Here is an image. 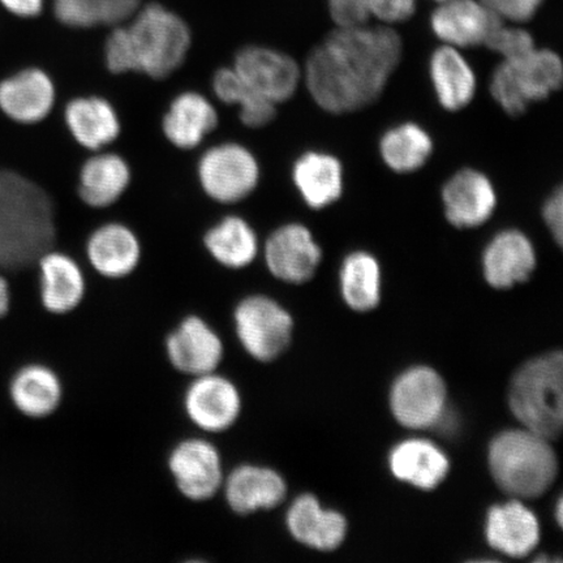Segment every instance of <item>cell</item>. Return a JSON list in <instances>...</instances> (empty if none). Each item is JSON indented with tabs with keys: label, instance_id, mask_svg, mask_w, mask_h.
<instances>
[{
	"label": "cell",
	"instance_id": "obj_1",
	"mask_svg": "<svg viewBox=\"0 0 563 563\" xmlns=\"http://www.w3.org/2000/svg\"><path fill=\"white\" fill-rule=\"evenodd\" d=\"M402 54V40L390 26L336 27L309 54L302 81L322 110L350 114L383 96Z\"/></svg>",
	"mask_w": 563,
	"mask_h": 563
},
{
	"label": "cell",
	"instance_id": "obj_2",
	"mask_svg": "<svg viewBox=\"0 0 563 563\" xmlns=\"http://www.w3.org/2000/svg\"><path fill=\"white\" fill-rule=\"evenodd\" d=\"M192 33L178 13L158 3L139 9L112 27L104 42V66L111 75L140 74L166 80L185 65Z\"/></svg>",
	"mask_w": 563,
	"mask_h": 563
},
{
	"label": "cell",
	"instance_id": "obj_3",
	"mask_svg": "<svg viewBox=\"0 0 563 563\" xmlns=\"http://www.w3.org/2000/svg\"><path fill=\"white\" fill-rule=\"evenodd\" d=\"M56 207L51 192L15 168L0 166V271L7 276L35 269L55 249Z\"/></svg>",
	"mask_w": 563,
	"mask_h": 563
},
{
	"label": "cell",
	"instance_id": "obj_4",
	"mask_svg": "<svg viewBox=\"0 0 563 563\" xmlns=\"http://www.w3.org/2000/svg\"><path fill=\"white\" fill-rule=\"evenodd\" d=\"M490 473L510 496L543 495L559 474V462L549 440L528 431L504 432L489 449Z\"/></svg>",
	"mask_w": 563,
	"mask_h": 563
},
{
	"label": "cell",
	"instance_id": "obj_5",
	"mask_svg": "<svg viewBox=\"0 0 563 563\" xmlns=\"http://www.w3.org/2000/svg\"><path fill=\"white\" fill-rule=\"evenodd\" d=\"M562 354L534 358L512 378L510 406L514 415L533 433L549 441L562 431Z\"/></svg>",
	"mask_w": 563,
	"mask_h": 563
},
{
	"label": "cell",
	"instance_id": "obj_6",
	"mask_svg": "<svg viewBox=\"0 0 563 563\" xmlns=\"http://www.w3.org/2000/svg\"><path fill=\"white\" fill-rule=\"evenodd\" d=\"M563 81L562 60L548 48L534 47L518 58L505 59L493 70L489 89L493 100L506 114H525L534 102L547 100Z\"/></svg>",
	"mask_w": 563,
	"mask_h": 563
},
{
	"label": "cell",
	"instance_id": "obj_7",
	"mask_svg": "<svg viewBox=\"0 0 563 563\" xmlns=\"http://www.w3.org/2000/svg\"><path fill=\"white\" fill-rule=\"evenodd\" d=\"M197 180L208 199L220 206H236L256 191L262 166L250 147L224 141L208 147L197 162Z\"/></svg>",
	"mask_w": 563,
	"mask_h": 563
},
{
	"label": "cell",
	"instance_id": "obj_8",
	"mask_svg": "<svg viewBox=\"0 0 563 563\" xmlns=\"http://www.w3.org/2000/svg\"><path fill=\"white\" fill-rule=\"evenodd\" d=\"M232 321L239 344L253 361L272 363L290 347L292 317L267 295L252 294L239 300Z\"/></svg>",
	"mask_w": 563,
	"mask_h": 563
},
{
	"label": "cell",
	"instance_id": "obj_9",
	"mask_svg": "<svg viewBox=\"0 0 563 563\" xmlns=\"http://www.w3.org/2000/svg\"><path fill=\"white\" fill-rule=\"evenodd\" d=\"M58 89L54 77L40 66H26L0 77V114L23 129L45 123L52 117Z\"/></svg>",
	"mask_w": 563,
	"mask_h": 563
},
{
	"label": "cell",
	"instance_id": "obj_10",
	"mask_svg": "<svg viewBox=\"0 0 563 563\" xmlns=\"http://www.w3.org/2000/svg\"><path fill=\"white\" fill-rule=\"evenodd\" d=\"M167 467L176 489L192 503H207L217 497L227 476L220 449L202 438L176 443L168 454Z\"/></svg>",
	"mask_w": 563,
	"mask_h": 563
},
{
	"label": "cell",
	"instance_id": "obj_11",
	"mask_svg": "<svg viewBox=\"0 0 563 563\" xmlns=\"http://www.w3.org/2000/svg\"><path fill=\"white\" fill-rule=\"evenodd\" d=\"M183 410L202 433L222 434L242 417L243 397L239 386L220 372L197 376L183 396Z\"/></svg>",
	"mask_w": 563,
	"mask_h": 563
},
{
	"label": "cell",
	"instance_id": "obj_12",
	"mask_svg": "<svg viewBox=\"0 0 563 563\" xmlns=\"http://www.w3.org/2000/svg\"><path fill=\"white\" fill-rule=\"evenodd\" d=\"M231 67L258 95L277 106L290 101L302 81L298 62L272 47L244 46L235 54Z\"/></svg>",
	"mask_w": 563,
	"mask_h": 563
},
{
	"label": "cell",
	"instance_id": "obj_13",
	"mask_svg": "<svg viewBox=\"0 0 563 563\" xmlns=\"http://www.w3.org/2000/svg\"><path fill=\"white\" fill-rule=\"evenodd\" d=\"M264 262L274 278L290 285L311 280L319 269L322 250L312 231L290 222L272 232L263 245Z\"/></svg>",
	"mask_w": 563,
	"mask_h": 563
},
{
	"label": "cell",
	"instance_id": "obj_14",
	"mask_svg": "<svg viewBox=\"0 0 563 563\" xmlns=\"http://www.w3.org/2000/svg\"><path fill=\"white\" fill-rule=\"evenodd\" d=\"M168 363L183 376L197 377L220 369L224 343L217 330L199 314H189L166 336Z\"/></svg>",
	"mask_w": 563,
	"mask_h": 563
},
{
	"label": "cell",
	"instance_id": "obj_15",
	"mask_svg": "<svg viewBox=\"0 0 563 563\" xmlns=\"http://www.w3.org/2000/svg\"><path fill=\"white\" fill-rule=\"evenodd\" d=\"M445 405V383L438 372L427 367L405 372L390 394L394 417L407 428L434 426L442 418Z\"/></svg>",
	"mask_w": 563,
	"mask_h": 563
},
{
	"label": "cell",
	"instance_id": "obj_16",
	"mask_svg": "<svg viewBox=\"0 0 563 563\" xmlns=\"http://www.w3.org/2000/svg\"><path fill=\"white\" fill-rule=\"evenodd\" d=\"M443 213L454 228L470 230L487 223L497 208V192L487 175L462 168L442 187Z\"/></svg>",
	"mask_w": 563,
	"mask_h": 563
},
{
	"label": "cell",
	"instance_id": "obj_17",
	"mask_svg": "<svg viewBox=\"0 0 563 563\" xmlns=\"http://www.w3.org/2000/svg\"><path fill=\"white\" fill-rule=\"evenodd\" d=\"M38 295L45 311L55 316L74 313L87 297V277L68 253L48 250L35 264Z\"/></svg>",
	"mask_w": 563,
	"mask_h": 563
},
{
	"label": "cell",
	"instance_id": "obj_18",
	"mask_svg": "<svg viewBox=\"0 0 563 563\" xmlns=\"http://www.w3.org/2000/svg\"><path fill=\"white\" fill-rule=\"evenodd\" d=\"M224 503L239 517L272 510L285 501L287 485L276 470L257 464H239L224 476Z\"/></svg>",
	"mask_w": 563,
	"mask_h": 563
},
{
	"label": "cell",
	"instance_id": "obj_19",
	"mask_svg": "<svg viewBox=\"0 0 563 563\" xmlns=\"http://www.w3.org/2000/svg\"><path fill=\"white\" fill-rule=\"evenodd\" d=\"M86 255L98 276L119 280L137 271L143 258V245L136 232L125 223L108 222L90 232Z\"/></svg>",
	"mask_w": 563,
	"mask_h": 563
},
{
	"label": "cell",
	"instance_id": "obj_20",
	"mask_svg": "<svg viewBox=\"0 0 563 563\" xmlns=\"http://www.w3.org/2000/svg\"><path fill=\"white\" fill-rule=\"evenodd\" d=\"M218 124L220 115L213 102L200 91L186 90L168 103L161 130L176 150L191 152L202 145Z\"/></svg>",
	"mask_w": 563,
	"mask_h": 563
},
{
	"label": "cell",
	"instance_id": "obj_21",
	"mask_svg": "<svg viewBox=\"0 0 563 563\" xmlns=\"http://www.w3.org/2000/svg\"><path fill=\"white\" fill-rule=\"evenodd\" d=\"M63 121L75 143L89 153L108 150L122 133L115 106L101 96L70 98L63 111Z\"/></svg>",
	"mask_w": 563,
	"mask_h": 563
},
{
	"label": "cell",
	"instance_id": "obj_22",
	"mask_svg": "<svg viewBox=\"0 0 563 563\" xmlns=\"http://www.w3.org/2000/svg\"><path fill=\"white\" fill-rule=\"evenodd\" d=\"M537 264V250L531 239L517 229L497 232L483 252L484 278L498 290L525 284Z\"/></svg>",
	"mask_w": 563,
	"mask_h": 563
},
{
	"label": "cell",
	"instance_id": "obj_23",
	"mask_svg": "<svg viewBox=\"0 0 563 563\" xmlns=\"http://www.w3.org/2000/svg\"><path fill=\"white\" fill-rule=\"evenodd\" d=\"M501 21L482 0H446L434 10L431 26L443 45L461 51L484 46Z\"/></svg>",
	"mask_w": 563,
	"mask_h": 563
},
{
	"label": "cell",
	"instance_id": "obj_24",
	"mask_svg": "<svg viewBox=\"0 0 563 563\" xmlns=\"http://www.w3.org/2000/svg\"><path fill=\"white\" fill-rule=\"evenodd\" d=\"M132 183V170L122 154L108 150L91 153L77 176V196L91 209H108L121 201Z\"/></svg>",
	"mask_w": 563,
	"mask_h": 563
},
{
	"label": "cell",
	"instance_id": "obj_25",
	"mask_svg": "<svg viewBox=\"0 0 563 563\" xmlns=\"http://www.w3.org/2000/svg\"><path fill=\"white\" fill-rule=\"evenodd\" d=\"M291 178L306 206L325 209L341 199L344 174L341 161L325 152H306L294 162Z\"/></svg>",
	"mask_w": 563,
	"mask_h": 563
},
{
	"label": "cell",
	"instance_id": "obj_26",
	"mask_svg": "<svg viewBox=\"0 0 563 563\" xmlns=\"http://www.w3.org/2000/svg\"><path fill=\"white\" fill-rule=\"evenodd\" d=\"M13 407L25 418L41 420L53 417L65 398V386L52 367L33 363L20 368L10 384Z\"/></svg>",
	"mask_w": 563,
	"mask_h": 563
},
{
	"label": "cell",
	"instance_id": "obj_27",
	"mask_svg": "<svg viewBox=\"0 0 563 563\" xmlns=\"http://www.w3.org/2000/svg\"><path fill=\"white\" fill-rule=\"evenodd\" d=\"M288 532L298 543L317 549L334 551L346 538L347 523L341 514L321 509L311 495L295 499L287 511Z\"/></svg>",
	"mask_w": 563,
	"mask_h": 563
},
{
	"label": "cell",
	"instance_id": "obj_28",
	"mask_svg": "<svg viewBox=\"0 0 563 563\" xmlns=\"http://www.w3.org/2000/svg\"><path fill=\"white\" fill-rule=\"evenodd\" d=\"M429 77L438 101L448 111H461L473 102L477 80L460 48L442 45L429 60Z\"/></svg>",
	"mask_w": 563,
	"mask_h": 563
},
{
	"label": "cell",
	"instance_id": "obj_29",
	"mask_svg": "<svg viewBox=\"0 0 563 563\" xmlns=\"http://www.w3.org/2000/svg\"><path fill=\"white\" fill-rule=\"evenodd\" d=\"M209 256L229 271H243L260 255L257 232L244 217L229 214L210 227L202 238Z\"/></svg>",
	"mask_w": 563,
	"mask_h": 563
},
{
	"label": "cell",
	"instance_id": "obj_30",
	"mask_svg": "<svg viewBox=\"0 0 563 563\" xmlns=\"http://www.w3.org/2000/svg\"><path fill=\"white\" fill-rule=\"evenodd\" d=\"M485 532L493 548L517 559L530 554L540 540L537 517L525 505L517 501L492 508Z\"/></svg>",
	"mask_w": 563,
	"mask_h": 563
},
{
	"label": "cell",
	"instance_id": "obj_31",
	"mask_svg": "<svg viewBox=\"0 0 563 563\" xmlns=\"http://www.w3.org/2000/svg\"><path fill=\"white\" fill-rule=\"evenodd\" d=\"M449 467L448 456L424 440L405 441L390 455L393 474L421 489L438 487L446 477Z\"/></svg>",
	"mask_w": 563,
	"mask_h": 563
},
{
	"label": "cell",
	"instance_id": "obj_32",
	"mask_svg": "<svg viewBox=\"0 0 563 563\" xmlns=\"http://www.w3.org/2000/svg\"><path fill=\"white\" fill-rule=\"evenodd\" d=\"M211 89L218 101L238 108L239 119L246 129H264L278 114V106L258 95L232 67L216 70L211 77Z\"/></svg>",
	"mask_w": 563,
	"mask_h": 563
},
{
	"label": "cell",
	"instance_id": "obj_33",
	"mask_svg": "<svg viewBox=\"0 0 563 563\" xmlns=\"http://www.w3.org/2000/svg\"><path fill=\"white\" fill-rule=\"evenodd\" d=\"M433 140L418 123H400L379 140V156L394 173L411 174L427 165L433 153Z\"/></svg>",
	"mask_w": 563,
	"mask_h": 563
},
{
	"label": "cell",
	"instance_id": "obj_34",
	"mask_svg": "<svg viewBox=\"0 0 563 563\" xmlns=\"http://www.w3.org/2000/svg\"><path fill=\"white\" fill-rule=\"evenodd\" d=\"M140 9V0H53L60 24L75 30L121 25Z\"/></svg>",
	"mask_w": 563,
	"mask_h": 563
},
{
	"label": "cell",
	"instance_id": "obj_35",
	"mask_svg": "<svg viewBox=\"0 0 563 563\" xmlns=\"http://www.w3.org/2000/svg\"><path fill=\"white\" fill-rule=\"evenodd\" d=\"M344 301L354 311L368 312L382 297V267L369 252L355 251L343 260L340 273Z\"/></svg>",
	"mask_w": 563,
	"mask_h": 563
},
{
	"label": "cell",
	"instance_id": "obj_36",
	"mask_svg": "<svg viewBox=\"0 0 563 563\" xmlns=\"http://www.w3.org/2000/svg\"><path fill=\"white\" fill-rule=\"evenodd\" d=\"M484 46L501 55L503 60L518 58L537 47L530 33L519 26L506 25L505 21L492 31Z\"/></svg>",
	"mask_w": 563,
	"mask_h": 563
},
{
	"label": "cell",
	"instance_id": "obj_37",
	"mask_svg": "<svg viewBox=\"0 0 563 563\" xmlns=\"http://www.w3.org/2000/svg\"><path fill=\"white\" fill-rule=\"evenodd\" d=\"M328 5L330 16L340 30L367 25L372 18L367 0H329Z\"/></svg>",
	"mask_w": 563,
	"mask_h": 563
},
{
	"label": "cell",
	"instance_id": "obj_38",
	"mask_svg": "<svg viewBox=\"0 0 563 563\" xmlns=\"http://www.w3.org/2000/svg\"><path fill=\"white\" fill-rule=\"evenodd\" d=\"M503 21L520 24L531 20L543 0H482Z\"/></svg>",
	"mask_w": 563,
	"mask_h": 563
},
{
	"label": "cell",
	"instance_id": "obj_39",
	"mask_svg": "<svg viewBox=\"0 0 563 563\" xmlns=\"http://www.w3.org/2000/svg\"><path fill=\"white\" fill-rule=\"evenodd\" d=\"M372 16L386 24L404 23L417 10V0H367Z\"/></svg>",
	"mask_w": 563,
	"mask_h": 563
},
{
	"label": "cell",
	"instance_id": "obj_40",
	"mask_svg": "<svg viewBox=\"0 0 563 563\" xmlns=\"http://www.w3.org/2000/svg\"><path fill=\"white\" fill-rule=\"evenodd\" d=\"M543 220L554 242L562 245L563 241V192L559 187L552 192L543 206Z\"/></svg>",
	"mask_w": 563,
	"mask_h": 563
},
{
	"label": "cell",
	"instance_id": "obj_41",
	"mask_svg": "<svg viewBox=\"0 0 563 563\" xmlns=\"http://www.w3.org/2000/svg\"><path fill=\"white\" fill-rule=\"evenodd\" d=\"M0 4L13 16L34 19L44 11L45 0H0Z\"/></svg>",
	"mask_w": 563,
	"mask_h": 563
},
{
	"label": "cell",
	"instance_id": "obj_42",
	"mask_svg": "<svg viewBox=\"0 0 563 563\" xmlns=\"http://www.w3.org/2000/svg\"><path fill=\"white\" fill-rule=\"evenodd\" d=\"M13 302V292L11 279L7 274L0 271V320L5 319L11 313Z\"/></svg>",
	"mask_w": 563,
	"mask_h": 563
},
{
	"label": "cell",
	"instance_id": "obj_43",
	"mask_svg": "<svg viewBox=\"0 0 563 563\" xmlns=\"http://www.w3.org/2000/svg\"><path fill=\"white\" fill-rule=\"evenodd\" d=\"M558 520L559 523H562V499H560L559 506H558Z\"/></svg>",
	"mask_w": 563,
	"mask_h": 563
},
{
	"label": "cell",
	"instance_id": "obj_44",
	"mask_svg": "<svg viewBox=\"0 0 563 563\" xmlns=\"http://www.w3.org/2000/svg\"><path fill=\"white\" fill-rule=\"evenodd\" d=\"M435 2L442 3V2H446V0H435Z\"/></svg>",
	"mask_w": 563,
	"mask_h": 563
}]
</instances>
